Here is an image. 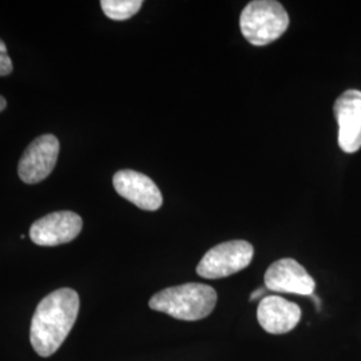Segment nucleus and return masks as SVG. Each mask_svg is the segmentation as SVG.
<instances>
[{
    "label": "nucleus",
    "mask_w": 361,
    "mask_h": 361,
    "mask_svg": "<svg viewBox=\"0 0 361 361\" xmlns=\"http://www.w3.org/2000/svg\"><path fill=\"white\" fill-rule=\"evenodd\" d=\"M79 296L74 289L62 288L44 297L34 313L30 341L42 357L54 355L65 343L77 322Z\"/></svg>",
    "instance_id": "f257e3e1"
},
{
    "label": "nucleus",
    "mask_w": 361,
    "mask_h": 361,
    "mask_svg": "<svg viewBox=\"0 0 361 361\" xmlns=\"http://www.w3.org/2000/svg\"><path fill=\"white\" fill-rule=\"evenodd\" d=\"M217 304V292L207 284L170 286L150 298L149 307L177 320L197 322L207 317Z\"/></svg>",
    "instance_id": "f03ea898"
},
{
    "label": "nucleus",
    "mask_w": 361,
    "mask_h": 361,
    "mask_svg": "<svg viewBox=\"0 0 361 361\" xmlns=\"http://www.w3.org/2000/svg\"><path fill=\"white\" fill-rule=\"evenodd\" d=\"M289 27V15L283 4L274 0H255L243 10L240 28L253 46H267L283 37Z\"/></svg>",
    "instance_id": "7ed1b4c3"
},
{
    "label": "nucleus",
    "mask_w": 361,
    "mask_h": 361,
    "mask_svg": "<svg viewBox=\"0 0 361 361\" xmlns=\"http://www.w3.org/2000/svg\"><path fill=\"white\" fill-rule=\"evenodd\" d=\"M253 245L244 240L226 241L212 247L197 265V274L207 280H219L244 271L253 259Z\"/></svg>",
    "instance_id": "20e7f679"
},
{
    "label": "nucleus",
    "mask_w": 361,
    "mask_h": 361,
    "mask_svg": "<svg viewBox=\"0 0 361 361\" xmlns=\"http://www.w3.org/2000/svg\"><path fill=\"white\" fill-rule=\"evenodd\" d=\"M59 141L52 134L40 135L28 145L18 166L20 180L28 185H35L46 180L56 165L59 155Z\"/></svg>",
    "instance_id": "39448f33"
},
{
    "label": "nucleus",
    "mask_w": 361,
    "mask_h": 361,
    "mask_svg": "<svg viewBox=\"0 0 361 361\" xmlns=\"http://www.w3.org/2000/svg\"><path fill=\"white\" fill-rule=\"evenodd\" d=\"M82 228L80 216L70 210H61L35 221L30 228V237L39 246L62 245L75 240Z\"/></svg>",
    "instance_id": "423d86ee"
},
{
    "label": "nucleus",
    "mask_w": 361,
    "mask_h": 361,
    "mask_svg": "<svg viewBox=\"0 0 361 361\" xmlns=\"http://www.w3.org/2000/svg\"><path fill=\"white\" fill-rule=\"evenodd\" d=\"M338 125V146L344 153H356L361 147V91H344L334 106Z\"/></svg>",
    "instance_id": "0eeeda50"
},
{
    "label": "nucleus",
    "mask_w": 361,
    "mask_h": 361,
    "mask_svg": "<svg viewBox=\"0 0 361 361\" xmlns=\"http://www.w3.org/2000/svg\"><path fill=\"white\" fill-rule=\"evenodd\" d=\"M265 288L277 293L312 296L314 280L305 268L293 258H281L273 262L264 277Z\"/></svg>",
    "instance_id": "6e6552de"
},
{
    "label": "nucleus",
    "mask_w": 361,
    "mask_h": 361,
    "mask_svg": "<svg viewBox=\"0 0 361 361\" xmlns=\"http://www.w3.org/2000/svg\"><path fill=\"white\" fill-rule=\"evenodd\" d=\"M113 185L116 193L135 207L155 212L164 204L162 193L154 180L135 170H119L114 174Z\"/></svg>",
    "instance_id": "1a4fd4ad"
},
{
    "label": "nucleus",
    "mask_w": 361,
    "mask_h": 361,
    "mask_svg": "<svg viewBox=\"0 0 361 361\" xmlns=\"http://www.w3.org/2000/svg\"><path fill=\"white\" fill-rule=\"evenodd\" d=\"M257 320L268 334L284 335L300 323L301 308L284 297L265 296L258 302Z\"/></svg>",
    "instance_id": "9d476101"
},
{
    "label": "nucleus",
    "mask_w": 361,
    "mask_h": 361,
    "mask_svg": "<svg viewBox=\"0 0 361 361\" xmlns=\"http://www.w3.org/2000/svg\"><path fill=\"white\" fill-rule=\"evenodd\" d=\"M142 0H102L104 15L113 20H128L142 7Z\"/></svg>",
    "instance_id": "9b49d317"
},
{
    "label": "nucleus",
    "mask_w": 361,
    "mask_h": 361,
    "mask_svg": "<svg viewBox=\"0 0 361 361\" xmlns=\"http://www.w3.org/2000/svg\"><path fill=\"white\" fill-rule=\"evenodd\" d=\"M13 73V62L7 52L4 42L0 39V77L10 75Z\"/></svg>",
    "instance_id": "f8f14e48"
},
{
    "label": "nucleus",
    "mask_w": 361,
    "mask_h": 361,
    "mask_svg": "<svg viewBox=\"0 0 361 361\" xmlns=\"http://www.w3.org/2000/svg\"><path fill=\"white\" fill-rule=\"evenodd\" d=\"M265 295V289L264 288H259V289H256L252 295H250V301H256L258 298H261V297ZM264 298V297H262Z\"/></svg>",
    "instance_id": "ddd939ff"
},
{
    "label": "nucleus",
    "mask_w": 361,
    "mask_h": 361,
    "mask_svg": "<svg viewBox=\"0 0 361 361\" xmlns=\"http://www.w3.org/2000/svg\"><path fill=\"white\" fill-rule=\"evenodd\" d=\"M6 106H7V101L0 95V111H3L6 109Z\"/></svg>",
    "instance_id": "4468645a"
}]
</instances>
